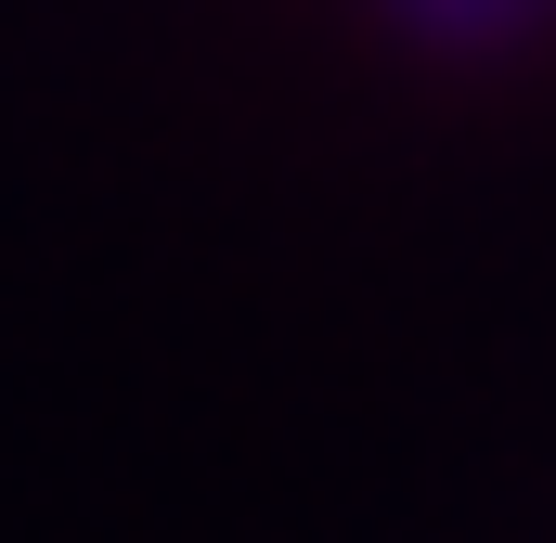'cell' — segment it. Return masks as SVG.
Masks as SVG:
<instances>
[{"mask_svg":"<svg viewBox=\"0 0 556 543\" xmlns=\"http://www.w3.org/2000/svg\"><path fill=\"white\" fill-rule=\"evenodd\" d=\"M415 26H453V39H479V26H518L531 0H402Z\"/></svg>","mask_w":556,"mask_h":543,"instance_id":"1","label":"cell"}]
</instances>
